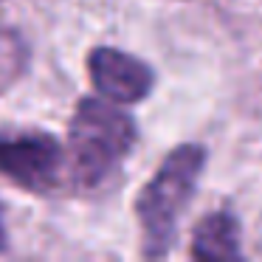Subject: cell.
<instances>
[{
  "mask_svg": "<svg viewBox=\"0 0 262 262\" xmlns=\"http://www.w3.org/2000/svg\"><path fill=\"white\" fill-rule=\"evenodd\" d=\"M65 166L62 144L42 130L0 133V175L26 192L48 194L59 186Z\"/></svg>",
  "mask_w": 262,
  "mask_h": 262,
  "instance_id": "obj_3",
  "label": "cell"
},
{
  "mask_svg": "<svg viewBox=\"0 0 262 262\" xmlns=\"http://www.w3.org/2000/svg\"><path fill=\"white\" fill-rule=\"evenodd\" d=\"M88 76L99 96L119 104L141 102L155 85V74L144 59L110 46H96L88 54Z\"/></svg>",
  "mask_w": 262,
  "mask_h": 262,
  "instance_id": "obj_4",
  "label": "cell"
},
{
  "mask_svg": "<svg viewBox=\"0 0 262 262\" xmlns=\"http://www.w3.org/2000/svg\"><path fill=\"white\" fill-rule=\"evenodd\" d=\"M206 158L209 155L203 144H181L161 161L155 175L141 186L136 198V217L141 228V254L147 259L172 254L181 214L192 203Z\"/></svg>",
  "mask_w": 262,
  "mask_h": 262,
  "instance_id": "obj_1",
  "label": "cell"
},
{
  "mask_svg": "<svg viewBox=\"0 0 262 262\" xmlns=\"http://www.w3.org/2000/svg\"><path fill=\"white\" fill-rule=\"evenodd\" d=\"M6 248V228H3V220H0V251Z\"/></svg>",
  "mask_w": 262,
  "mask_h": 262,
  "instance_id": "obj_6",
  "label": "cell"
},
{
  "mask_svg": "<svg viewBox=\"0 0 262 262\" xmlns=\"http://www.w3.org/2000/svg\"><path fill=\"white\" fill-rule=\"evenodd\" d=\"M136 121L104 96H88L76 104L68 124V152L74 181L85 189L102 186L136 147Z\"/></svg>",
  "mask_w": 262,
  "mask_h": 262,
  "instance_id": "obj_2",
  "label": "cell"
},
{
  "mask_svg": "<svg viewBox=\"0 0 262 262\" xmlns=\"http://www.w3.org/2000/svg\"><path fill=\"white\" fill-rule=\"evenodd\" d=\"M239 243L243 239H239L237 214L228 209H217L198 220V226L192 228L189 256L192 259H243Z\"/></svg>",
  "mask_w": 262,
  "mask_h": 262,
  "instance_id": "obj_5",
  "label": "cell"
}]
</instances>
